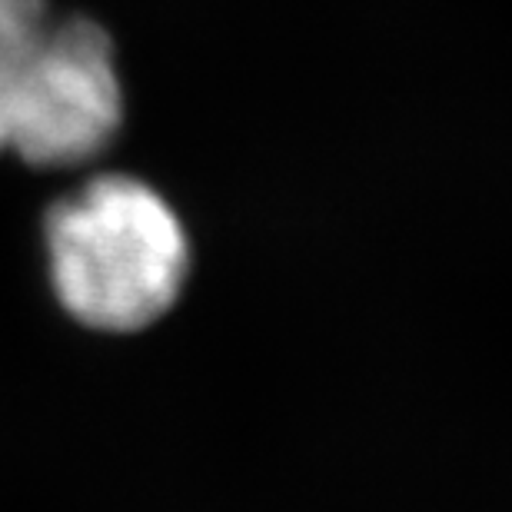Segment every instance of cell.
Masks as SVG:
<instances>
[{
	"label": "cell",
	"mask_w": 512,
	"mask_h": 512,
	"mask_svg": "<svg viewBox=\"0 0 512 512\" xmlns=\"http://www.w3.org/2000/svg\"><path fill=\"white\" fill-rule=\"evenodd\" d=\"M50 24L47 0H0V64Z\"/></svg>",
	"instance_id": "3957f363"
},
{
	"label": "cell",
	"mask_w": 512,
	"mask_h": 512,
	"mask_svg": "<svg viewBox=\"0 0 512 512\" xmlns=\"http://www.w3.org/2000/svg\"><path fill=\"white\" fill-rule=\"evenodd\" d=\"M44 247L57 303L97 333H137L163 320L190 273L177 210L127 173H104L57 200Z\"/></svg>",
	"instance_id": "6da1fadb"
},
{
	"label": "cell",
	"mask_w": 512,
	"mask_h": 512,
	"mask_svg": "<svg viewBox=\"0 0 512 512\" xmlns=\"http://www.w3.org/2000/svg\"><path fill=\"white\" fill-rule=\"evenodd\" d=\"M124 127L114 40L97 20H50L0 64V153L30 167H77Z\"/></svg>",
	"instance_id": "7a4b0ae2"
}]
</instances>
